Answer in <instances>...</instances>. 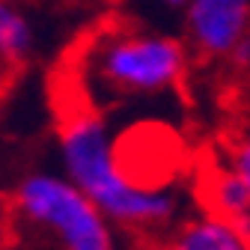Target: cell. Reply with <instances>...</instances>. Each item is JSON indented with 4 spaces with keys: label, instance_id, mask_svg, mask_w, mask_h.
I'll use <instances>...</instances> for the list:
<instances>
[{
    "label": "cell",
    "instance_id": "cell-1",
    "mask_svg": "<svg viewBox=\"0 0 250 250\" xmlns=\"http://www.w3.org/2000/svg\"><path fill=\"white\" fill-rule=\"evenodd\" d=\"M60 158L66 173L116 229H164L176 221L179 200L161 185L134 179L102 116L78 110L60 128Z\"/></svg>",
    "mask_w": 250,
    "mask_h": 250
},
{
    "label": "cell",
    "instance_id": "cell-2",
    "mask_svg": "<svg viewBox=\"0 0 250 250\" xmlns=\"http://www.w3.org/2000/svg\"><path fill=\"white\" fill-rule=\"evenodd\" d=\"M6 250H119V229L66 173H27L6 206Z\"/></svg>",
    "mask_w": 250,
    "mask_h": 250
},
{
    "label": "cell",
    "instance_id": "cell-3",
    "mask_svg": "<svg viewBox=\"0 0 250 250\" xmlns=\"http://www.w3.org/2000/svg\"><path fill=\"white\" fill-rule=\"evenodd\" d=\"M188 62L191 51L182 39L161 30L125 27L89 45L86 72L110 96L149 99L176 89L188 75Z\"/></svg>",
    "mask_w": 250,
    "mask_h": 250
},
{
    "label": "cell",
    "instance_id": "cell-4",
    "mask_svg": "<svg viewBox=\"0 0 250 250\" xmlns=\"http://www.w3.org/2000/svg\"><path fill=\"white\" fill-rule=\"evenodd\" d=\"M185 45L203 60L227 62L250 39V0H185Z\"/></svg>",
    "mask_w": 250,
    "mask_h": 250
},
{
    "label": "cell",
    "instance_id": "cell-5",
    "mask_svg": "<svg viewBox=\"0 0 250 250\" xmlns=\"http://www.w3.org/2000/svg\"><path fill=\"white\" fill-rule=\"evenodd\" d=\"M36 51V27L18 0H0V86Z\"/></svg>",
    "mask_w": 250,
    "mask_h": 250
},
{
    "label": "cell",
    "instance_id": "cell-6",
    "mask_svg": "<svg viewBox=\"0 0 250 250\" xmlns=\"http://www.w3.org/2000/svg\"><path fill=\"white\" fill-rule=\"evenodd\" d=\"M164 250H250V244L229 227V221L206 211L179 224Z\"/></svg>",
    "mask_w": 250,
    "mask_h": 250
},
{
    "label": "cell",
    "instance_id": "cell-7",
    "mask_svg": "<svg viewBox=\"0 0 250 250\" xmlns=\"http://www.w3.org/2000/svg\"><path fill=\"white\" fill-rule=\"evenodd\" d=\"M247 208H250V197L241 179L232 173V167L229 164L214 167L206 179V211L224 217V221H232Z\"/></svg>",
    "mask_w": 250,
    "mask_h": 250
},
{
    "label": "cell",
    "instance_id": "cell-8",
    "mask_svg": "<svg viewBox=\"0 0 250 250\" xmlns=\"http://www.w3.org/2000/svg\"><path fill=\"white\" fill-rule=\"evenodd\" d=\"M227 164H229L232 173L241 179L244 191H247V197H250V131H244V134L229 146V161H227Z\"/></svg>",
    "mask_w": 250,
    "mask_h": 250
},
{
    "label": "cell",
    "instance_id": "cell-9",
    "mask_svg": "<svg viewBox=\"0 0 250 250\" xmlns=\"http://www.w3.org/2000/svg\"><path fill=\"white\" fill-rule=\"evenodd\" d=\"M158 3H164L167 9H182V3H185V0H158Z\"/></svg>",
    "mask_w": 250,
    "mask_h": 250
}]
</instances>
